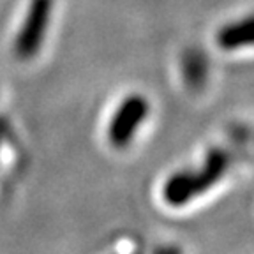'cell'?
<instances>
[{
	"label": "cell",
	"instance_id": "cell-1",
	"mask_svg": "<svg viewBox=\"0 0 254 254\" xmlns=\"http://www.w3.org/2000/svg\"><path fill=\"white\" fill-rule=\"evenodd\" d=\"M53 0H30L25 20L14 39V55L18 60H32L43 48L50 21Z\"/></svg>",
	"mask_w": 254,
	"mask_h": 254
},
{
	"label": "cell",
	"instance_id": "cell-2",
	"mask_svg": "<svg viewBox=\"0 0 254 254\" xmlns=\"http://www.w3.org/2000/svg\"><path fill=\"white\" fill-rule=\"evenodd\" d=\"M148 113L150 104L145 95H127L108 124V141L111 147L126 148L138 132L139 126L147 120Z\"/></svg>",
	"mask_w": 254,
	"mask_h": 254
}]
</instances>
